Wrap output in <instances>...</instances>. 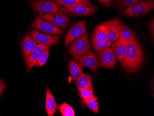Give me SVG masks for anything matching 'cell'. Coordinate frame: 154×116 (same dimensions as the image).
<instances>
[{"mask_svg": "<svg viewBox=\"0 0 154 116\" xmlns=\"http://www.w3.org/2000/svg\"><path fill=\"white\" fill-rule=\"evenodd\" d=\"M118 42L125 48L124 58L122 62L124 69L130 72L137 71L143 64V55L142 48L137 40L128 42L123 39H118Z\"/></svg>", "mask_w": 154, "mask_h": 116, "instance_id": "1", "label": "cell"}, {"mask_svg": "<svg viewBox=\"0 0 154 116\" xmlns=\"http://www.w3.org/2000/svg\"><path fill=\"white\" fill-rule=\"evenodd\" d=\"M91 51L87 32L73 40L68 49L69 53L73 56H83L90 53Z\"/></svg>", "mask_w": 154, "mask_h": 116, "instance_id": "2", "label": "cell"}, {"mask_svg": "<svg viewBox=\"0 0 154 116\" xmlns=\"http://www.w3.org/2000/svg\"><path fill=\"white\" fill-rule=\"evenodd\" d=\"M31 7L40 15L57 12L68 13L66 8H62L55 2L48 1H35L31 3Z\"/></svg>", "mask_w": 154, "mask_h": 116, "instance_id": "3", "label": "cell"}, {"mask_svg": "<svg viewBox=\"0 0 154 116\" xmlns=\"http://www.w3.org/2000/svg\"><path fill=\"white\" fill-rule=\"evenodd\" d=\"M154 8V0L143 1L129 6L123 11V13L126 16H138L149 13Z\"/></svg>", "mask_w": 154, "mask_h": 116, "instance_id": "4", "label": "cell"}, {"mask_svg": "<svg viewBox=\"0 0 154 116\" xmlns=\"http://www.w3.org/2000/svg\"><path fill=\"white\" fill-rule=\"evenodd\" d=\"M32 27L34 29L46 33L61 35L63 31L48 21L39 17L35 19Z\"/></svg>", "mask_w": 154, "mask_h": 116, "instance_id": "5", "label": "cell"}, {"mask_svg": "<svg viewBox=\"0 0 154 116\" xmlns=\"http://www.w3.org/2000/svg\"><path fill=\"white\" fill-rule=\"evenodd\" d=\"M86 21L80 20L73 25L67 32L65 40V46L66 47L73 41L75 39L82 36L86 33Z\"/></svg>", "mask_w": 154, "mask_h": 116, "instance_id": "6", "label": "cell"}, {"mask_svg": "<svg viewBox=\"0 0 154 116\" xmlns=\"http://www.w3.org/2000/svg\"><path fill=\"white\" fill-rule=\"evenodd\" d=\"M39 17L59 28H66L69 23V17L61 12L41 14Z\"/></svg>", "mask_w": 154, "mask_h": 116, "instance_id": "7", "label": "cell"}, {"mask_svg": "<svg viewBox=\"0 0 154 116\" xmlns=\"http://www.w3.org/2000/svg\"><path fill=\"white\" fill-rule=\"evenodd\" d=\"M29 35L38 44H44L51 46L58 45L60 42V38L57 36H52L40 32L38 30H32Z\"/></svg>", "mask_w": 154, "mask_h": 116, "instance_id": "8", "label": "cell"}, {"mask_svg": "<svg viewBox=\"0 0 154 116\" xmlns=\"http://www.w3.org/2000/svg\"><path fill=\"white\" fill-rule=\"evenodd\" d=\"M73 59L96 72L101 67L99 61L93 52L83 56H73Z\"/></svg>", "mask_w": 154, "mask_h": 116, "instance_id": "9", "label": "cell"}, {"mask_svg": "<svg viewBox=\"0 0 154 116\" xmlns=\"http://www.w3.org/2000/svg\"><path fill=\"white\" fill-rule=\"evenodd\" d=\"M98 60L101 67L107 69H113L117 65L116 58L109 47L99 54L98 57Z\"/></svg>", "mask_w": 154, "mask_h": 116, "instance_id": "10", "label": "cell"}, {"mask_svg": "<svg viewBox=\"0 0 154 116\" xmlns=\"http://www.w3.org/2000/svg\"><path fill=\"white\" fill-rule=\"evenodd\" d=\"M67 12L78 16H88L92 15L97 12V8L91 5H79L66 7Z\"/></svg>", "mask_w": 154, "mask_h": 116, "instance_id": "11", "label": "cell"}, {"mask_svg": "<svg viewBox=\"0 0 154 116\" xmlns=\"http://www.w3.org/2000/svg\"><path fill=\"white\" fill-rule=\"evenodd\" d=\"M49 47H51V46L44 44H38L36 49L32 53L31 56L25 60L28 72L30 71L33 67L36 66L37 61L42 53Z\"/></svg>", "mask_w": 154, "mask_h": 116, "instance_id": "12", "label": "cell"}, {"mask_svg": "<svg viewBox=\"0 0 154 116\" xmlns=\"http://www.w3.org/2000/svg\"><path fill=\"white\" fill-rule=\"evenodd\" d=\"M38 44L30 35H26L23 38L21 43L22 52L24 60L29 58L35 50Z\"/></svg>", "mask_w": 154, "mask_h": 116, "instance_id": "13", "label": "cell"}, {"mask_svg": "<svg viewBox=\"0 0 154 116\" xmlns=\"http://www.w3.org/2000/svg\"><path fill=\"white\" fill-rule=\"evenodd\" d=\"M109 29L107 41L112 44L118 39L119 33L122 22L119 19L115 18L109 20Z\"/></svg>", "mask_w": 154, "mask_h": 116, "instance_id": "14", "label": "cell"}, {"mask_svg": "<svg viewBox=\"0 0 154 116\" xmlns=\"http://www.w3.org/2000/svg\"><path fill=\"white\" fill-rule=\"evenodd\" d=\"M58 109L57 102L51 90L47 87L45 109L48 116H54Z\"/></svg>", "mask_w": 154, "mask_h": 116, "instance_id": "15", "label": "cell"}, {"mask_svg": "<svg viewBox=\"0 0 154 116\" xmlns=\"http://www.w3.org/2000/svg\"><path fill=\"white\" fill-rule=\"evenodd\" d=\"M109 29V21L100 23L96 27L93 32L92 37L101 41H107Z\"/></svg>", "mask_w": 154, "mask_h": 116, "instance_id": "16", "label": "cell"}, {"mask_svg": "<svg viewBox=\"0 0 154 116\" xmlns=\"http://www.w3.org/2000/svg\"><path fill=\"white\" fill-rule=\"evenodd\" d=\"M75 82L79 90L83 89H89L94 91L92 77L90 74L82 73Z\"/></svg>", "mask_w": 154, "mask_h": 116, "instance_id": "17", "label": "cell"}, {"mask_svg": "<svg viewBox=\"0 0 154 116\" xmlns=\"http://www.w3.org/2000/svg\"><path fill=\"white\" fill-rule=\"evenodd\" d=\"M83 66L82 64L75 60H71L68 62V69L71 77L75 81L83 73Z\"/></svg>", "mask_w": 154, "mask_h": 116, "instance_id": "18", "label": "cell"}, {"mask_svg": "<svg viewBox=\"0 0 154 116\" xmlns=\"http://www.w3.org/2000/svg\"><path fill=\"white\" fill-rule=\"evenodd\" d=\"M118 39H123L128 42L134 41L137 39L135 35L132 33L129 27L123 23L120 27Z\"/></svg>", "mask_w": 154, "mask_h": 116, "instance_id": "19", "label": "cell"}, {"mask_svg": "<svg viewBox=\"0 0 154 116\" xmlns=\"http://www.w3.org/2000/svg\"><path fill=\"white\" fill-rule=\"evenodd\" d=\"M111 49H112L117 60L119 62L122 63L124 58L125 53V48L123 45L117 41L113 42L111 44Z\"/></svg>", "mask_w": 154, "mask_h": 116, "instance_id": "20", "label": "cell"}, {"mask_svg": "<svg viewBox=\"0 0 154 116\" xmlns=\"http://www.w3.org/2000/svg\"><path fill=\"white\" fill-rule=\"evenodd\" d=\"M59 5L65 7L79 5H91L92 3L89 0H53Z\"/></svg>", "mask_w": 154, "mask_h": 116, "instance_id": "21", "label": "cell"}, {"mask_svg": "<svg viewBox=\"0 0 154 116\" xmlns=\"http://www.w3.org/2000/svg\"><path fill=\"white\" fill-rule=\"evenodd\" d=\"M91 42H92L94 50L99 54L107 49L109 47L111 44L107 41H101L98 40L93 37H92L91 38Z\"/></svg>", "mask_w": 154, "mask_h": 116, "instance_id": "22", "label": "cell"}, {"mask_svg": "<svg viewBox=\"0 0 154 116\" xmlns=\"http://www.w3.org/2000/svg\"><path fill=\"white\" fill-rule=\"evenodd\" d=\"M60 111L62 116H75V113L73 108L66 103L59 105Z\"/></svg>", "mask_w": 154, "mask_h": 116, "instance_id": "23", "label": "cell"}, {"mask_svg": "<svg viewBox=\"0 0 154 116\" xmlns=\"http://www.w3.org/2000/svg\"><path fill=\"white\" fill-rule=\"evenodd\" d=\"M51 47L47 48L42 53L37 61V66L38 67L44 66L46 64L49 57Z\"/></svg>", "mask_w": 154, "mask_h": 116, "instance_id": "24", "label": "cell"}, {"mask_svg": "<svg viewBox=\"0 0 154 116\" xmlns=\"http://www.w3.org/2000/svg\"><path fill=\"white\" fill-rule=\"evenodd\" d=\"M85 105L91 109L94 113H99V104L97 100V98L91 99L84 102Z\"/></svg>", "mask_w": 154, "mask_h": 116, "instance_id": "25", "label": "cell"}, {"mask_svg": "<svg viewBox=\"0 0 154 116\" xmlns=\"http://www.w3.org/2000/svg\"><path fill=\"white\" fill-rule=\"evenodd\" d=\"M79 91V96L84 102L91 99L96 97L94 96L93 91L92 90L89 89H83Z\"/></svg>", "mask_w": 154, "mask_h": 116, "instance_id": "26", "label": "cell"}, {"mask_svg": "<svg viewBox=\"0 0 154 116\" xmlns=\"http://www.w3.org/2000/svg\"><path fill=\"white\" fill-rule=\"evenodd\" d=\"M139 1L140 0H118L117 5L121 8H123L129 7Z\"/></svg>", "mask_w": 154, "mask_h": 116, "instance_id": "27", "label": "cell"}, {"mask_svg": "<svg viewBox=\"0 0 154 116\" xmlns=\"http://www.w3.org/2000/svg\"><path fill=\"white\" fill-rule=\"evenodd\" d=\"M103 5L107 7H110L111 5L113 0H98Z\"/></svg>", "mask_w": 154, "mask_h": 116, "instance_id": "28", "label": "cell"}, {"mask_svg": "<svg viewBox=\"0 0 154 116\" xmlns=\"http://www.w3.org/2000/svg\"><path fill=\"white\" fill-rule=\"evenodd\" d=\"M149 29L150 33L154 36V20H152V22H150L149 24Z\"/></svg>", "mask_w": 154, "mask_h": 116, "instance_id": "29", "label": "cell"}, {"mask_svg": "<svg viewBox=\"0 0 154 116\" xmlns=\"http://www.w3.org/2000/svg\"><path fill=\"white\" fill-rule=\"evenodd\" d=\"M4 87H5V86H4L3 81L2 80H0V95L3 92L4 89Z\"/></svg>", "mask_w": 154, "mask_h": 116, "instance_id": "30", "label": "cell"}, {"mask_svg": "<svg viewBox=\"0 0 154 116\" xmlns=\"http://www.w3.org/2000/svg\"><path fill=\"white\" fill-rule=\"evenodd\" d=\"M35 1H45V0H35Z\"/></svg>", "mask_w": 154, "mask_h": 116, "instance_id": "31", "label": "cell"}, {"mask_svg": "<svg viewBox=\"0 0 154 116\" xmlns=\"http://www.w3.org/2000/svg\"><path fill=\"white\" fill-rule=\"evenodd\" d=\"M114 1H115V2H116V1L117 0H114Z\"/></svg>", "mask_w": 154, "mask_h": 116, "instance_id": "32", "label": "cell"}]
</instances>
